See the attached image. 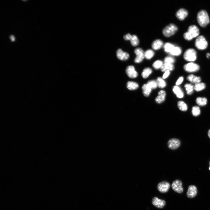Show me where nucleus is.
Instances as JSON below:
<instances>
[{
    "mask_svg": "<svg viewBox=\"0 0 210 210\" xmlns=\"http://www.w3.org/2000/svg\"><path fill=\"white\" fill-rule=\"evenodd\" d=\"M187 79L191 83L195 84L200 83L201 81V79L200 77L193 74L188 75L187 77Z\"/></svg>",
    "mask_w": 210,
    "mask_h": 210,
    "instance_id": "obj_19",
    "label": "nucleus"
},
{
    "mask_svg": "<svg viewBox=\"0 0 210 210\" xmlns=\"http://www.w3.org/2000/svg\"><path fill=\"white\" fill-rule=\"evenodd\" d=\"M156 82L157 86L159 88H165L166 86V82L161 77H158L156 80Z\"/></svg>",
    "mask_w": 210,
    "mask_h": 210,
    "instance_id": "obj_27",
    "label": "nucleus"
},
{
    "mask_svg": "<svg viewBox=\"0 0 210 210\" xmlns=\"http://www.w3.org/2000/svg\"><path fill=\"white\" fill-rule=\"evenodd\" d=\"M206 56L207 58H209L210 57V54L209 53H207Z\"/></svg>",
    "mask_w": 210,
    "mask_h": 210,
    "instance_id": "obj_41",
    "label": "nucleus"
},
{
    "mask_svg": "<svg viewBox=\"0 0 210 210\" xmlns=\"http://www.w3.org/2000/svg\"><path fill=\"white\" fill-rule=\"evenodd\" d=\"M152 203L155 207L159 208H163L165 205V202L162 200L159 199L156 197H154L152 200Z\"/></svg>",
    "mask_w": 210,
    "mask_h": 210,
    "instance_id": "obj_13",
    "label": "nucleus"
},
{
    "mask_svg": "<svg viewBox=\"0 0 210 210\" xmlns=\"http://www.w3.org/2000/svg\"><path fill=\"white\" fill-rule=\"evenodd\" d=\"M200 110L198 106H194L192 108V113L194 116H198L200 114Z\"/></svg>",
    "mask_w": 210,
    "mask_h": 210,
    "instance_id": "obj_33",
    "label": "nucleus"
},
{
    "mask_svg": "<svg viewBox=\"0 0 210 210\" xmlns=\"http://www.w3.org/2000/svg\"><path fill=\"white\" fill-rule=\"evenodd\" d=\"M175 46L173 44L168 42L165 43L163 46L164 51L170 54Z\"/></svg>",
    "mask_w": 210,
    "mask_h": 210,
    "instance_id": "obj_25",
    "label": "nucleus"
},
{
    "mask_svg": "<svg viewBox=\"0 0 210 210\" xmlns=\"http://www.w3.org/2000/svg\"><path fill=\"white\" fill-rule=\"evenodd\" d=\"M184 87L187 94L188 95H192L193 92L194 86L191 83H186L184 85Z\"/></svg>",
    "mask_w": 210,
    "mask_h": 210,
    "instance_id": "obj_24",
    "label": "nucleus"
},
{
    "mask_svg": "<svg viewBox=\"0 0 210 210\" xmlns=\"http://www.w3.org/2000/svg\"><path fill=\"white\" fill-rule=\"evenodd\" d=\"M118 58L120 60L125 61L127 60L129 58V55L127 52H124L121 49H119L117 52Z\"/></svg>",
    "mask_w": 210,
    "mask_h": 210,
    "instance_id": "obj_14",
    "label": "nucleus"
},
{
    "mask_svg": "<svg viewBox=\"0 0 210 210\" xmlns=\"http://www.w3.org/2000/svg\"><path fill=\"white\" fill-rule=\"evenodd\" d=\"M207 100L205 97H199L196 99V102L198 106L203 107L206 106L207 103Z\"/></svg>",
    "mask_w": 210,
    "mask_h": 210,
    "instance_id": "obj_21",
    "label": "nucleus"
},
{
    "mask_svg": "<svg viewBox=\"0 0 210 210\" xmlns=\"http://www.w3.org/2000/svg\"><path fill=\"white\" fill-rule=\"evenodd\" d=\"M132 36L130 34L128 33L124 36V38L126 40H130L132 37Z\"/></svg>",
    "mask_w": 210,
    "mask_h": 210,
    "instance_id": "obj_39",
    "label": "nucleus"
},
{
    "mask_svg": "<svg viewBox=\"0 0 210 210\" xmlns=\"http://www.w3.org/2000/svg\"><path fill=\"white\" fill-rule=\"evenodd\" d=\"M166 95L165 92L163 90H160L158 92V95L155 99L156 103L161 104L165 100Z\"/></svg>",
    "mask_w": 210,
    "mask_h": 210,
    "instance_id": "obj_16",
    "label": "nucleus"
},
{
    "mask_svg": "<svg viewBox=\"0 0 210 210\" xmlns=\"http://www.w3.org/2000/svg\"><path fill=\"white\" fill-rule=\"evenodd\" d=\"M184 59L187 61L193 62L197 59V53L193 49H187L184 55Z\"/></svg>",
    "mask_w": 210,
    "mask_h": 210,
    "instance_id": "obj_5",
    "label": "nucleus"
},
{
    "mask_svg": "<svg viewBox=\"0 0 210 210\" xmlns=\"http://www.w3.org/2000/svg\"><path fill=\"white\" fill-rule=\"evenodd\" d=\"M206 87L205 83L200 82L195 84L194 86V89L196 91L199 92L204 89Z\"/></svg>",
    "mask_w": 210,
    "mask_h": 210,
    "instance_id": "obj_28",
    "label": "nucleus"
},
{
    "mask_svg": "<svg viewBox=\"0 0 210 210\" xmlns=\"http://www.w3.org/2000/svg\"><path fill=\"white\" fill-rule=\"evenodd\" d=\"M184 80V77L183 76L180 77L177 81L176 84V86H178L181 84Z\"/></svg>",
    "mask_w": 210,
    "mask_h": 210,
    "instance_id": "obj_37",
    "label": "nucleus"
},
{
    "mask_svg": "<svg viewBox=\"0 0 210 210\" xmlns=\"http://www.w3.org/2000/svg\"><path fill=\"white\" fill-rule=\"evenodd\" d=\"M147 84L152 89H155L158 86L156 81L154 80L149 81Z\"/></svg>",
    "mask_w": 210,
    "mask_h": 210,
    "instance_id": "obj_35",
    "label": "nucleus"
},
{
    "mask_svg": "<svg viewBox=\"0 0 210 210\" xmlns=\"http://www.w3.org/2000/svg\"><path fill=\"white\" fill-rule=\"evenodd\" d=\"M175 62V59L172 57L168 56L165 58L164 59L165 63L173 64Z\"/></svg>",
    "mask_w": 210,
    "mask_h": 210,
    "instance_id": "obj_36",
    "label": "nucleus"
},
{
    "mask_svg": "<svg viewBox=\"0 0 210 210\" xmlns=\"http://www.w3.org/2000/svg\"><path fill=\"white\" fill-rule=\"evenodd\" d=\"M143 93L144 96L148 97L151 93L152 89L147 84H144L142 86Z\"/></svg>",
    "mask_w": 210,
    "mask_h": 210,
    "instance_id": "obj_23",
    "label": "nucleus"
},
{
    "mask_svg": "<svg viewBox=\"0 0 210 210\" xmlns=\"http://www.w3.org/2000/svg\"><path fill=\"white\" fill-rule=\"evenodd\" d=\"M188 12L186 10L181 8L177 12L176 15L179 19L181 21H182L188 16Z\"/></svg>",
    "mask_w": 210,
    "mask_h": 210,
    "instance_id": "obj_12",
    "label": "nucleus"
},
{
    "mask_svg": "<svg viewBox=\"0 0 210 210\" xmlns=\"http://www.w3.org/2000/svg\"><path fill=\"white\" fill-rule=\"evenodd\" d=\"M177 26L174 24H170L163 29V33L164 36L169 37L174 35L178 31Z\"/></svg>",
    "mask_w": 210,
    "mask_h": 210,
    "instance_id": "obj_3",
    "label": "nucleus"
},
{
    "mask_svg": "<svg viewBox=\"0 0 210 210\" xmlns=\"http://www.w3.org/2000/svg\"><path fill=\"white\" fill-rule=\"evenodd\" d=\"M134 52L137 56L134 60L135 62L136 63H141L145 58L143 50L141 48H137L134 50Z\"/></svg>",
    "mask_w": 210,
    "mask_h": 210,
    "instance_id": "obj_7",
    "label": "nucleus"
},
{
    "mask_svg": "<svg viewBox=\"0 0 210 210\" xmlns=\"http://www.w3.org/2000/svg\"><path fill=\"white\" fill-rule=\"evenodd\" d=\"M197 193L196 187L195 186L191 185L188 187L187 193V195L189 198H192L196 195Z\"/></svg>",
    "mask_w": 210,
    "mask_h": 210,
    "instance_id": "obj_15",
    "label": "nucleus"
},
{
    "mask_svg": "<svg viewBox=\"0 0 210 210\" xmlns=\"http://www.w3.org/2000/svg\"><path fill=\"white\" fill-rule=\"evenodd\" d=\"M208 136L209 137V138H210V130H209L208 131Z\"/></svg>",
    "mask_w": 210,
    "mask_h": 210,
    "instance_id": "obj_42",
    "label": "nucleus"
},
{
    "mask_svg": "<svg viewBox=\"0 0 210 210\" xmlns=\"http://www.w3.org/2000/svg\"><path fill=\"white\" fill-rule=\"evenodd\" d=\"M9 37L10 38L11 40V42L15 41V38L14 35H11Z\"/></svg>",
    "mask_w": 210,
    "mask_h": 210,
    "instance_id": "obj_40",
    "label": "nucleus"
},
{
    "mask_svg": "<svg viewBox=\"0 0 210 210\" xmlns=\"http://www.w3.org/2000/svg\"><path fill=\"white\" fill-rule=\"evenodd\" d=\"M126 72L129 77L131 78H135L138 76V72L136 70L134 66L132 65L129 66L127 67Z\"/></svg>",
    "mask_w": 210,
    "mask_h": 210,
    "instance_id": "obj_10",
    "label": "nucleus"
},
{
    "mask_svg": "<svg viewBox=\"0 0 210 210\" xmlns=\"http://www.w3.org/2000/svg\"><path fill=\"white\" fill-rule=\"evenodd\" d=\"M163 46V42L159 39L156 40L154 41L152 44V47L153 49L157 50L160 49Z\"/></svg>",
    "mask_w": 210,
    "mask_h": 210,
    "instance_id": "obj_18",
    "label": "nucleus"
},
{
    "mask_svg": "<svg viewBox=\"0 0 210 210\" xmlns=\"http://www.w3.org/2000/svg\"><path fill=\"white\" fill-rule=\"evenodd\" d=\"M188 32L184 34V38L186 40L190 41L198 36L200 33V31L198 28L195 25H192L190 26Z\"/></svg>",
    "mask_w": 210,
    "mask_h": 210,
    "instance_id": "obj_2",
    "label": "nucleus"
},
{
    "mask_svg": "<svg viewBox=\"0 0 210 210\" xmlns=\"http://www.w3.org/2000/svg\"><path fill=\"white\" fill-rule=\"evenodd\" d=\"M130 41L131 44L134 47L138 46L139 43V41L138 37L135 35L132 36V37Z\"/></svg>",
    "mask_w": 210,
    "mask_h": 210,
    "instance_id": "obj_32",
    "label": "nucleus"
},
{
    "mask_svg": "<svg viewBox=\"0 0 210 210\" xmlns=\"http://www.w3.org/2000/svg\"><path fill=\"white\" fill-rule=\"evenodd\" d=\"M195 45L198 49L203 50L207 48L208 44L204 37L203 36H200L196 38Z\"/></svg>",
    "mask_w": 210,
    "mask_h": 210,
    "instance_id": "obj_4",
    "label": "nucleus"
},
{
    "mask_svg": "<svg viewBox=\"0 0 210 210\" xmlns=\"http://www.w3.org/2000/svg\"><path fill=\"white\" fill-rule=\"evenodd\" d=\"M209 164H210V166H209V170H210V161Z\"/></svg>",
    "mask_w": 210,
    "mask_h": 210,
    "instance_id": "obj_43",
    "label": "nucleus"
},
{
    "mask_svg": "<svg viewBox=\"0 0 210 210\" xmlns=\"http://www.w3.org/2000/svg\"><path fill=\"white\" fill-rule=\"evenodd\" d=\"M152 72V70L150 68H145L143 71L142 76L144 79H146L148 77Z\"/></svg>",
    "mask_w": 210,
    "mask_h": 210,
    "instance_id": "obj_29",
    "label": "nucleus"
},
{
    "mask_svg": "<svg viewBox=\"0 0 210 210\" xmlns=\"http://www.w3.org/2000/svg\"><path fill=\"white\" fill-rule=\"evenodd\" d=\"M184 69L187 72L193 73L198 72L200 69V67L198 64L191 62L185 65Z\"/></svg>",
    "mask_w": 210,
    "mask_h": 210,
    "instance_id": "obj_6",
    "label": "nucleus"
},
{
    "mask_svg": "<svg viewBox=\"0 0 210 210\" xmlns=\"http://www.w3.org/2000/svg\"><path fill=\"white\" fill-rule=\"evenodd\" d=\"M173 189L178 193H181L183 191L181 182L179 180H176L173 182L172 185Z\"/></svg>",
    "mask_w": 210,
    "mask_h": 210,
    "instance_id": "obj_9",
    "label": "nucleus"
},
{
    "mask_svg": "<svg viewBox=\"0 0 210 210\" xmlns=\"http://www.w3.org/2000/svg\"><path fill=\"white\" fill-rule=\"evenodd\" d=\"M174 69V66L173 64L164 63L161 68L162 72H165L167 71H172Z\"/></svg>",
    "mask_w": 210,
    "mask_h": 210,
    "instance_id": "obj_20",
    "label": "nucleus"
},
{
    "mask_svg": "<svg viewBox=\"0 0 210 210\" xmlns=\"http://www.w3.org/2000/svg\"><path fill=\"white\" fill-rule=\"evenodd\" d=\"M170 187V184L169 183L165 181H163L159 183L157 186L158 190L162 193L167 192Z\"/></svg>",
    "mask_w": 210,
    "mask_h": 210,
    "instance_id": "obj_8",
    "label": "nucleus"
},
{
    "mask_svg": "<svg viewBox=\"0 0 210 210\" xmlns=\"http://www.w3.org/2000/svg\"><path fill=\"white\" fill-rule=\"evenodd\" d=\"M163 63L161 60H158L156 61L153 64V67L156 70L161 69Z\"/></svg>",
    "mask_w": 210,
    "mask_h": 210,
    "instance_id": "obj_34",
    "label": "nucleus"
},
{
    "mask_svg": "<svg viewBox=\"0 0 210 210\" xmlns=\"http://www.w3.org/2000/svg\"><path fill=\"white\" fill-rule=\"evenodd\" d=\"M177 106L179 109L182 111L185 112L188 110L187 105L183 101H179L177 103Z\"/></svg>",
    "mask_w": 210,
    "mask_h": 210,
    "instance_id": "obj_26",
    "label": "nucleus"
},
{
    "mask_svg": "<svg viewBox=\"0 0 210 210\" xmlns=\"http://www.w3.org/2000/svg\"><path fill=\"white\" fill-rule=\"evenodd\" d=\"M173 91L176 95L177 97L179 98H182L184 97V93L181 88L177 86H174Z\"/></svg>",
    "mask_w": 210,
    "mask_h": 210,
    "instance_id": "obj_17",
    "label": "nucleus"
},
{
    "mask_svg": "<svg viewBox=\"0 0 210 210\" xmlns=\"http://www.w3.org/2000/svg\"><path fill=\"white\" fill-rule=\"evenodd\" d=\"M154 55V52L151 49H148L144 53L145 58L147 60L151 59Z\"/></svg>",
    "mask_w": 210,
    "mask_h": 210,
    "instance_id": "obj_31",
    "label": "nucleus"
},
{
    "mask_svg": "<svg viewBox=\"0 0 210 210\" xmlns=\"http://www.w3.org/2000/svg\"><path fill=\"white\" fill-rule=\"evenodd\" d=\"M127 88L131 90L137 89L139 87L138 84L136 82L132 81L128 82L127 84Z\"/></svg>",
    "mask_w": 210,
    "mask_h": 210,
    "instance_id": "obj_22",
    "label": "nucleus"
},
{
    "mask_svg": "<svg viewBox=\"0 0 210 210\" xmlns=\"http://www.w3.org/2000/svg\"><path fill=\"white\" fill-rule=\"evenodd\" d=\"M197 20L199 24L202 27H206L210 22L208 15L204 10H202L198 13Z\"/></svg>",
    "mask_w": 210,
    "mask_h": 210,
    "instance_id": "obj_1",
    "label": "nucleus"
},
{
    "mask_svg": "<svg viewBox=\"0 0 210 210\" xmlns=\"http://www.w3.org/2000/svg\"><path fill=\"white\" fill-rule=\"evenodd\" d=\"M182 51L179 47H175L170 54L173 56H179L181 53Z\"/></svg>",
    "mask_w": 210,
    "mask_h": 210,
    "instance_id": "obj_30",
    "label": "nucleus"
},
{
    "mask_svg": "<svg viewBox=\"0 0 210 210\" xmlns=\"http://www.w3.org/2000/svg\"><path fill=\"white\" fill-rule=\"evenodd\" d=\"M170 74V71H165L163 76V79H165L167 78L169 76Z\"/></svg>",
    "mask_w": 210,
    "mask_h": 210,
    "instance_id": "obj_38",
    "label": "nucleus"
},
{
    "mask_svg": "<svg viewBox=\"0 0 210 210\" xmlns=\"http://www.w3.org/2000/svg\"><path fill=\"white\" fill-rule=\"evenodd\" d=\"M168 147L172 150L177 149L180 146V142L178 139L172 138L170 139L168 142Z\"/></svg>",
    "mask_w": 210,
    "mask_h": 210,
    "instance_id": "obj_11",
    "label": "nucleus"
}]
</instances>
